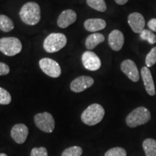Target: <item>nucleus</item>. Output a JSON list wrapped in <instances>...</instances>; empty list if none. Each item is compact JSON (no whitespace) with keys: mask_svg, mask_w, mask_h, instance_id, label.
<instances>
[{"mask_svg":"<svg viewBox=\"0 0 156 156\" xmlns=\"http://www.w3.org/2000/svg\"><path fill=\"white\" fill-rule=\"evenodd\" d=\"M20 17L25 24L35 25L41 20V9L38 4L34 2L25 3L20 11Z\"/></svg>","mask_w":156,"mask_h":156,"instance_id":"nucleus-1","label":"nucleus"},{"mask_svg":"<svg viewBox=\"0 0 156 156\" xmlns=\"http://www.w3.org/2000/svg\"><path fill=\"white\" fill-rule=\"evenodd\" d=\"M105 110L98 103L90 105L81 114V120L88 126H94L100 123L104 117Z\"/></svg>","mask_w":156,"mask_h":156,"instance_id":"nucleus-2","label":"nucleus"},{"mask_svg":"<svg viewBox=\"0 0 156 156\" xmlns=\"http://www.w3.org/2000/svg\"><path fill=\"white\" fill-rule=\"evenodd\" d=\"M151 114L147 108L143 106L134 109L126 118V123L128 126L134 128L145 124L151 120Z\"/></svg>","mask_w":156,"mask_h":156,"instance_id":"nucleus-3","label":"nucleus"},{"mask_svg":"<svg viewBox=\"0 0 156 156\" xmlns=\"http://www.w3.org/2000/svg\"><path fill=\"white\" fill-rule=\"evenodd\" d=\"M67 39L66 36L59 33H54L45 38L44 41V48L48 53H55L63 48L66 46Z\"/></svg>","mask_w":156,"mask_h":156,"instance_id":"nucleus-4","label":"nucleus"},{"mask_svg":"<svg viewBox=\"0 0 156 156\" xmlns=\"http://www.w3.org/2000/svg\"><path fill=\"white\" fill-rule=\"evenodd\" d=\"M22 44L15 37H5L0 38V51L8 56H13L20 53Z\"/></svg>","mask_w":156,"mask_h":156,"instance_id":"nucleus-5","label":"nucleus"},{"mask_svg":"<svg viewBox=\"0 0 156 156\" xmlns=\"http://www.w3.org/2000/svg\"><path fill=\"white\" fill-rule=\"evenodd\" d=\"M34 122L39 129L46 133H51L55 127L54 117L48 112L38 113L35 115Z\"/></svg>","mask_w":156,"mask_h":156,"instance_id":"nucleus-6","label":"nucleus"},{"mask_svg":"<svg viewBox=\"0 0 156 156\" xmlns=\"http://www.w3.org/2000/svg\"><path fill=\"white\" fill-rule=\"evenodd\" d=\"M40 68L46 75L56 78L61 75L62 69L59 64L50 58H43L39 61Z\"/></svg>","mask_w":156,"mask_h":156,"instance_id":"nucleus-7","label":"nucleus"},{"mask_svg":"<svg viewBox=\"0 0 156 156\" xmlns=\"http://www.w3.org/2000/svg\"><path fill=\"white\" fill-rule=\"evenodd\" d=\"M82 62L84 67L90 71H97L101 67L100 58L90 51L84 52L82 56Z\"/></svg>","mask_w":156,"mask_h":156,"instance_id":"nucleus-8","label":"nucleus"},{"mask_svg":"<svg viewBox=\"0 0 156 156\" xmlns=\"http://www.w3.org/2000/svg\"><path fill=\"white\" fill-rule=\"evenodd\" d=\"M122 73L127 77L130 80L136 83L140 80V73L137 67L134 62L131 59H126L123 61L120 66Z\"/></svg>","mask_w":156,"mask_h":156,"instance_id":"nucleus-9","label":"nucleus"},{"mask_svg":"<svg viewBox=\"0 0 156 156\" xmlns=\"http://www.w3.org/2000/svg\"><path fill=\"white\" fill-rule=\"evenodd\" d=\"M94 83V80L89 76H80L72 81L70 89L74 93H81L90 87Z\"/></svg>","mask_w":156,"mask_h":156,"instance_id":"nucleus-10","label":"nucleus"},{"mask_svg":"<svg viewBox=\"0 0 156 156\" xmlns=\"http://www.w3.org/2000/svg\"><path fill=\"white\" fill-rule=\"evenodd\" d=\"M11 137L17 144L24 143L28 135V128L24 124H17L11 129Z\"/></svg>","mask_w":156,"mask_h":156,"instance_id":"nucleus-11","label":"nucleus"},{"mask_svg":"<svg viewBox=\"0 0 156 156\" xmlns=\"http://www.w3.org/2000/svg\"><path fill=\"white\" fill-rule=\"evenodd\" d=\"M128 24L135 34H140L145 29V20L139 12H132L128 16Z\"/></svg>","mask_w":156,"mask_h":156,"instance_id":"nucleus-12","label":"nucleus"},{"mask_svg":"<svg viewBox=\"0 0 156 156\" xmlns=\"http://www.w3.org/2000/svg\"><path fill=\"white\" fill-rule=\"evenodd\" d=\"M77 20V14L73 9H66L62 12L57 19V25L61 28H66L73 24Z\"/></svg>","mask_w":156,"mask_h":156,"instance_id":"nucleus-13","label":"nucleus"},{"mask_svg":"<svg viewBox=\"0 0 156 156\" xmlns=\"http://www.w3.org/2000/svg\"><path fill=\"white\" fill-rule=\"evenodd\" d=\"M124 44V36L122 32L119 30H114L108 36V44L111 48L115 51L122 49Z\"/></svg>","mask_w":156,"mask_h":156,"instance_id":"nucleus-14","label":"nucleus"},{"mask_svg":"<svg viewBox=\"0 0 156 156\" xmlns=\"http://www.w3.org/2000/svg\"><path fill=\"white\" fill-rule=\"evenodd\" d=\"M141 75L147 93L151 96L155 95L156 93L155 84H154L153 76L149 68L147 67H142L141 69Z\"/></svg>","mask_w":156,"mask_h":156,"instance_id":"nucleus-15","label":"nucleus"},{"mask_svg":"<svg viewBox=\"0 0 156 156\" xmlns=\"http://www.w3.org/2000/svg\"><path fill=\"white\" fill-rule=\"evenodd\" d=\"M106 21L100 18L87 19L84 23V27H85V30L92 33L103 30L106 28Z\"/></svg>","mask_w":156,"mask_h":156,"instance_id":"nucleus-16","label":"nucleus"},{"mask_svg":"<svg viewBox=\"0 0 156 156\" xmlns=\"http://www.w3.org/2000/svg\"><path fill=\"white\" fill-rule=\"evenodd\" d=\"M104 41L105 37L103 34H99V33H95V34H90L87 37L86 40H85V46L88 50H92Z\"/></svg>","mask_w":156,"mask_h":156,"instance_id":"nucleus-17","label":"nucleus"},{"mask_svg":"<svg viewBox=\"0 0 156 156\" xmlns=\"http://www.w3.org/2000/svg\"><path fill=\"white\" fill-rule=\"evenodd\" d=\"M142 147L146 156H156V140L147 138L142 142Z\"/></svg>","mask_w":156,"mask_h":156,"instance_id":"nucleus-18","label":"nucleus"},{"mask_svg":"<svg viewBox=\"0 0 156 156\" xmlns=\"http://www.w3.org/2000/svg\"><path fill=\"white\" fill-rule=\"evenodd\" d=\"M14 23L7 15H0V30L3 32H9L14 29Z\"/></svg>","mask_w":156,"mask_h":156,"instance_id":"nucleus-19","label":"nucleus"},{"mask_svg":"<svg viewBox=\"0 0 156 156\" xmlns=\"http://www.w3.org/2000/svg\"><path fill=\"white\" fill-rule=\"evenodd\" d=\"M86 2L91 8L101 12H104L107 9L106 4L104 0H86Z\"/></svg>","mask_w":156,"mask_h":156,"instance_id":"nucleus-20","label":"nucleus"},{"mask_svg":"<svg viewBox=\"0 0 156 156\" xmlns=\"http://www.w3.org/2000/svg\"><path fill=\"white\" fill-rule=\"evenodd\" d=\"M140 36L142 40L147 41L150 44H155L156 43V36L151 30L144 29L140 34Z\"/></svg>","mask_w":156,"mask_h":156,"instance_id":"nucleus-21","label":"nucleus"},{"mask_svg":"<svg viewBox=\"0 0 156 156\" xmlns=\"http://www.w3.org/2000/svg\"><path fill=\"white\" fill-rule=\"evenodd\" d=\"M83 149L79 146H73L65 149L62 153V156H81Z\"/></svg>","mask_w":156,"mask_h":156,"instance_id":"nucleus-22","label":"nucleus"},{"mask_svg":"<svg viewBox=\"0 0 156 156\" xmlns=\"http://www.w3.org/2000/svg\"><path fill=\"white\" fill-rule=\"evenodd\" d=\"M11 95L7 90L0 87V105H8L11 103Z\"/></svg>","mask_w":156,"mask_h":156,"instance_id":"nucleus-23","label":"nucleus"},{"mask_svg":"<svg viewBox=\"0 0 156 156\" xmlns=\"http://www.w3.org/2000/svg\"><path fill=\"white\" fill-rule=\"evenodd\" d=\"M156 63V46L153 47L147 54L145 58V64L147 67H153Z\"/></svg>","mask_w":156,"mask_h":156,"instance_id":"nucleus-24","label":"nucleus"},{"mask_svg":"<svg viewBox=\"0 0 156 156\" xmlns=\"http://www.w3.org/2000/svg\"><path fill=\"white\" fill-rule=\"evenodd\" d=\"M105 156H126V152L123 147H113L105 153Z\"/></svg>","mask_w":156,"mask_h":156,"instance_id":"nucleus-25","label":"nucleus"},{"mask_svg":"<svg viewBox=\"0 0 156 156\" xmlns=\"http://www.w3.org/2000/svg\"><path fill=\"white\" fill-rule=\"evenodd\" d=\"M30 156H48V151L46 147H34L31 150Z\"/></svg>","mask_w":156,"mask_h":156,"instance_id":"nucleus-26","label":"nucleus"},{"mask_svg":"<svg viewBox=\"0 0 156 156\" xmlns=\"http://www.w3.org/2000/svg\"><path fill=\"white\" fill-rule=\"evenodd\" d=\"M10 69L7 64L0 62V75H7L9 73Z\"/></svg>","mask_w":156,"mask_h":156,"instance_id":"nucleus-27","label":"nucleus"},{"mask_svg":"<svg viewBox=\"0 0 156 156\" xmlns=\"http://www.w3.org/2000/svg\"><path fill=\"white\" fill-rule=\"evenodd\" d=\"M147 27L151 31L156 33V18L150 20L149 22L147 23Z\"/></svg>","mask_w":156,"mask_h":156,"instance_id":"nucleus-28","label":"nucleus"},{"mask_svg":"<svg viewBox=\"0 0 156 156\" xmlns=\"http://www.w3.org/2000/svg\"><path fill=\"white\" fill-rule=\"evenodd\" d=\"M129 0H115L116 4L119 5H125V4Z\"/></svg>","mask_w":156,"mask_h":156,"instance_id":"nucleus-29","label":"nucleus"},{"mask_svg":"<svg viewBox=\"0 0 156 156\" xmlns=\"http://www.w3.org/2000/svg\"><path fill=\"white\" fill-rule=\"evenodd\" d=\"M0 156H8L5 153H0Z\"/></svg>","mask_w":156,"mask_h":156,"instance_id":"nucleus-30","label":"nucleus"}]
</instances>
